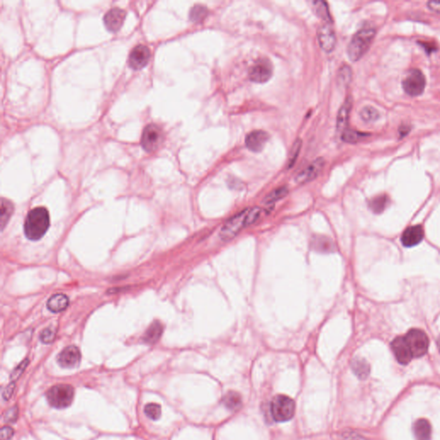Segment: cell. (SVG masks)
Instances as JSON below:
<instances>
[{
	"mask_svg": "<svg viewBox=\"0 0 440 440\" xmlns=\"http://www.w3.org/2000/svg\"><path fill=\"white\" fill-rule=\"evenodd\" d=\"M261 212L262 209L260 207L244 209L225 222L220 229L219 238L224 242L232 240L243 229L254 224L260 218Z\"/></svg>",
	"mask_w": 440,
	"mask_h": 440,
	"instance_id": "1",
	"label": "cell"
},
{
	"mask_svg": "<svg viewBox=\"0 0 440 440\" xmlns=\"http://www.w3.org/2000/svg\"><path fill=\"white\" fill-rule=\"evenodd\" d=\"M50 226V216L48 209L39 206L27 214L24 221V233L28 239L37 241L43 238Z\"/></svg>",
	"mask_w": 440,
	"mask_h": 440,
	"instance_id": "2",
	"label": "cell"
},
{
	"mask_svg": "<svg viewBox=\"0 0 440 440\" xmlns=\"http://www.w3.org/2000/svg\"><path fill=\"white\" fill-rule=\"evenodd\" d=\"M375 35L376 30L373 28H364L352 36L347 47L350 60L356 62L365 55L372 45Z\"/></svg>",
	"mask_w": 440,
	"mask_h": 440,
	"instance_id": "3",
	"label": "cell"
},
{
	"mask_svg": "<svg viewBox=\"0 0 440 440\" xmlns=\"http://www.w3.org/2000/svg\"><path fill=\"white\" fill-rule=\"evenodd\" d=\"M271 415L276 422H287L293 418L296 403L293 398L286 394L275 395L270 404Z\"/></svg>",
	"mask_w": 440,
	"mask_h": 440,
	"instance_id": "4",
	"label": "cell"
},
{
	"mask_svg": "<svg viewBox=\"0 0 440 440\" xmlns=\"http://www.w3.org/2000/svg\"><path fill=\"white\" fill-rule=\"evenodd\" d=\"M46 396L52 408H67L73 401L74 389L69 385H54L47 391Z\"/></svg>",
	"mask_w": 440,
	"mask_h": 440,
	"instance_id": "5",
	"label": "cell"
},
{
	"mask_svg": "<svg viewBox=\"0 0 440 440\" xmlns=\"http://www.w3.org/2000/svg\"><path fill=\"white\" fill-rule=\"evenodd\" d=\"M426 78L419 69H412L406 74L402 80V88L411 97H418L424 92L426 88Z\"/></svg>",
	"mask_w": 440,
	"mask_h": 440,
	"instance_id": "6",
	"label": "cell"
},
{
	"mask_svg": "<svg viewBox=\"0 0 440 440\" xmlns=\"http://www.w3.org/2000/svg\"><path fill=\"white\" fill-rule=\"evenodd\" d=\"M404 337L414 358H420L427 353L429 340L424 331L414 329L409 330Z\"/></svg>",
	"mask_w": 440,
	"mask_h": 440,
	"instance_id": "7",
	"label": "cell"
},
{
	"mask_svg": "<svg viewBox=\"0 0 440 440\" xmlns=\"http://www.w3.org/2000/svg\"><path fill=\"white\" fill-rule=\"evenodd\" d=\"M163 141V132L157 125H147L144 128L143 134L141 136V145L148 152L157 150Z\"/></svg>",
	"mask_w": 440,
	"mask_h": 440,
	"instance_id": "8",
	"label": "cell"
},
{
	"mask_svg": "<svg viewBox=\"0 0 440 440\" xmlns=\"http://www.w3.org/2000/svg\"><path fill=\"white\" fill-rule=\"evenodd\" d=\"M273 74V67L270 61L267 59H259L252 65L248 72L249 79L254 83L263 84L271 79Z\"/></svg>",
	"mask_w": 440,
	"mask_h": 440,
	"instance_id": "9",
	"label": "cell"
},
{
	"mask_svg": "<svg viewBox=\"0 0 440 440\" xmlns=\"http://www.w3.org/2000/svg\"><path fill=\"white\" fill-rule=\"evenodd\" d=\"M317 38L319 45L323 51L331 52L335 49L336 36L333 29L332 23H323L317 30Z\"/></svg>",
	"mask_w": 440,
	"mask_h": 440,
	"instance_id": "10",
	"label": "cell"
},
{
	"mask_svg": "<svg viewBox=\"0 0 440 440\" xmlns=\"http://www.w3.org/2000/svg\"><path fill=\"white\" fill-rule=\"evenodd\" d=\"M80 361L81 352L76 346H66L57 356V362L63 368H75L79 366Z\"/></svg>",
	"mask_w": 440,
	"mask_h": 440,
	"instance_id": "11",
	"label": "cell"
},
{
	"mask_svg": "<svg viewBox=\"0 0 440 440\" xmlns=\"http://www.w3.org/2000/svg\"><path fill=\"white\" fill-rule=\"evenodd\" d=\"M150 58L149 48L142 44L134 47L131 51L128 58V63L130 67L134 70H141L148 64Z\"/></svg>",
	"mask_w": 440,
	"mask_h": 440,
	"instance_id": "12",
	"label": "cell"
},
{
	"mask_svg": "<svg viewBox=\"0 0 440 440\" xmlns=\"http://www.w3.org/2000/svg\"><path fill=\"white\" fill-rule=\"evenodd\" d=\"M324 165H325V160L323 159V157H318L297 174L295 178V182L297 184L310 183L312 180L316 179L321 173Z\"/></svg>",
	"mask_w": 440,
	"mask_h": 440,
	"instance_id": "13",
	"label": "cell"
},
{
	"mask_svg": "<svg viewBox=\"0 0 440 440\" xmlns=\"http://www.w3.org/2000/svg\"><path fill=\"white\" fill-rule=\"evenodd\" d=\"M391 348L397 361L401 365H408L411 359L414 358L405 337L400 336L395 338L392 342Z\"/></svg>",
	"mask_w": 440,
	"mask_h": 440,
	"instance_id": "14",
	"label": "cell"
},
{
	"mask_svg": "<svg viewBox=\"0 0 440 440\" xmlns=\"http://www.w3.org/2000/svg\"><path fill=\"white\" fill-rule=\"evenodd\" d=\"M270 136L267 132L262 130H254L247 135L245 139V145L248 150L253 152H261L263 150Z\"/></svg>",
	"mask_w": 440,
	"mask_h": 440,
	"instance_id": "15",
	"label": "cell"
},
{
	"mask_svg": "<svg viewBox=\"0 0 440 440\" xmlns=\"http://www.w3.org/2000/svg\"><path fill=\"white\" fill-rule=\"evenodd\" d=\"M126 11L121 8L114 7L108 10L103 17L105 26L112 32H116L121 29L124 23Z\"/></svg>",
	"mask_w": 440,
	"mask_h": 440,
	"instance_id": "16",
	"label": "cell"
},
{
	"mask_svg": "<svg viewBox=\"0 0 440 440\" xmlns=\"http://www.w3.org/2000/svg\"><path fill=\"white\" fill-rule=\"evenodd\" d=\"M424 238V231L421 225H414L405 230L401 236V243L405 247H413L420 244Z\"/></svg>",
	"mask_w": 440,
	"mask_h": 440,
	"instance_id": "17",
	"label": "cell"
},
{
	"mask_svg": "<svg viewBox=\"0 0 440 440\" xmlns=\"http://www.w3.org/2000/svg\"><path fill=\"white\" fill-rule=\"evenodd\" d=\"M352 107V98L348 97L346 101H344L342 106L340 108L339 113L337 114V121H336V127L337 131L340 133H342L346 130L348 124L349 116L351 113Z\"/></svg>",
	"mask_w": 440,
	"mask_h": 440,
	"instance_id": "18",
	"label": "cell"
},
{
	"mask_svg": "<svg viewBox=\"0 0 440 440\" xmlns=\"http://www.w3.org/2000/svg\"><path fill=\"white\" fill-rule=\"evenodd\" d=\"M68 305V297L63 293L52 295L47 303V306L52 313H59L61 311H64Z\"/></svg>",
	"mask_w": 440,
	"mask_h": 440,
	"instance_id": "19",
	"label": "cell"
},
{
	"mask_svg": "<svg viewBox=\"0 0 440 440\" xmlns=\"http://www.w3.org/2000/svg\"><path fill=\"white\" fill-rule=\"evenodd\" d=\"M311 248L319 253H331L335 251V244L330 238L323 236H316L312 238Z\"/></svg>",
	"mask_w": 440,
	"mask_h": 440,
	"instance_id": "20",
	"label": "cell"
},
{
	"mask_svg": "<svg viewBox=\"0 0 440 440\" xmlns=\"http://www.w3.org/2000/svg\"><path fill=\"white\" fill-rule=\"evenodd\" d=\"M414 435L416 440H430L432 436V427L429 421L421 419L414 423Z\"/></svg>",
	"mask_w": 440,
	"mask_h": 440,
	"instance_id": "21",
	"label": "cell"
},
{
	"mask_svg": "<svg viewBox=\"0 0 440 440\" xmlns=\"http://www.w3.org/2000/svg\"><path fill=\"white\" fill-rule=\"evenodd\" d=\"M163 331V326L158 321H155L150 324L144 335V342L147 344H155L160 339Z\"/></svg>",
	"mask_w": 440,
	"mask_h": 440,
	"instance_id": "22",
	"label": "cell"
},
{
	"mask_svg": "<svg viewBox=\"0 0 440 440\" xmlns=\"http://www.w3.org/2000/svg\"><path fill=\"white\" fill-rule=\"evenodd\" d=\"M223 403L229 410L237 412L243 407V398L238 392L228 391L223 397Z\"/></svg>",
	"mask_w": 440,
	"mask_h": 440,
	"instance_id": "23",
	"label": "cell"
},
{
	"mask_svg": "<svg viewBox=\"0 0 440 440\" xmlns=\"http://www.w3.org/2000/svg\"><path fill=\"white\" fill-rule=\"evenodd\" d=\"M352 372L359 379H366L370 374V365L368 362L361 358H355L351 363Z\"/></svg>",
	"mask_w": 440,
	"mask_h": 440,
	"instance_id": "24",
	"label": "cell"
},
{
	"mask_svg": "<svg viewBox=\"0 0 440 440\" xmlns=\"http://www.w3.org/2000/svg\"><path fill=\"white\" fill-rule=\"evenodd\" d=\"M13 211L14 206L12 203L10 202V200L3 198L2 201H1V219H0L2 231L9 221V219H10V217L13 213Z\"/></svg>",
	"mask_w": 440,
	"mask_h": 440,
	"instance_id": "25",
	"label": "cell"
},
{
	"mask_svg": "<svg viewBox=\"0 0 440 440\" xmlns=\"http://www.w3.org/2000/svg\"><path fill=\"white\" fill-rule=\"evenodd\" d=\"M314 10L316 12V16L319 18L323 20L324 23H333L330 16V10L326 2L324 1H315L313 2Z\"/></svg>",
	"mask_w": 440,
	"mask_h": 440,
	"instance_id": "26",
	"label": "cell"
},
{
	"mask_svg": "<svg viewBox=\"0 0 440 440\" xmlns=\"http://www.w3.org/2000/svg\"><path fill=\"white\" fill-rule=\"evenodd\" d=\"M368 136V134H364V133H360L358 131L352 130V129H349V128H346V130L343 131L342 133V141L349 144L358 143Z\"/></svg>",
	"mask_w": 440,
	"mask_h": 440,
	"instance_id": "27",
	"label": "cell"
},
{
	"mask_svg": "<svg viewBox=\"0 0 440 440\" xmlns=\"http://www.w3.org/2000/svg\"><path fill=\"white\" fill-rule=\"evenodd\" d=\"M208 15V9L201 4H196L189 12V18L193 23H199L203 22Z\"/></svg>",
	"mask_w": 440,
	"mask_h": 440,
	"instance_id": "28",
	"label": "cell"
},
{
	"mask_svg": "<svg viewBox=\"0 0 440 440\" xmlns=\"http://www.w3.org/2000/svg\"><path fill=\"white\" fill-rule=\"evenodd\" d=\"M389 204H390V199H389L388 196L381 195V196H376L375 198H373L369 203V205L373 212L376 213H380L385 210Z\"/></svg>",
	"mask_w": 440,
	"mask_h": 440,
	"instance_id": "29",
	"label": "cell"
},
{
	"mask_svg": "<svg viewBox=\"0 0 440 440\" xmlns=\"http://www.w3.org/2000/svg\"><path fill=\"white\" fill-rule=\"evenodd\" d=\"M352 69L349 65H344L340 68L337 82L342 87H346L352 81Z\"/></svg>",
	"mask_w": 440,
	"mask_h": 440,
	"instance_id": "30",
	"label": "cell"
},
{
	"mask_svg": "<svg viewBox=\"0 0 440 440\" xmlns=\"http://www.w3.org/2000/svg\"><path fill=\"white\" fill-rule=\"evenodd\" d=\"M287 194H288V189L287 187H281V188L274 189V191H272L269 195H267L263 201L266 204H273L280 199H283L284 197L287 196Z\"/></svg>",
	"mask_w": 440,
	"mask_h": 440,
	"instance_id": "31",
	"label": "cell"
},
{
	"mask_svg": "<svg viewBox=\"0 0 440 440\" xmlns=\"http://www.w3.org/2000/svg\"><path fill=\"white\" fill-rule=\"evenodd\" d=\"M359 115L363 121L365 122H372L375 121L379 118V112L375 108L371 106H366L363 108L359 113Z\"/></svg>",
	"mask_w": 440,
	"mask_h": 440,
	"instance_id": "32",
	"label": "cell"
},
{
	"mask_svg": "<svg viewBox=\"0 0 440 440\" xmlns=\"http://www.w3.org/2000/svg\"><path fill=\"white\" fill-rule=\"evenodd\" d=\"M145 414H147L148 418H150V420L157 421L161 417V406L157 403H149L145 407Z\"/></svg>",
	"mask_w": 440,
	"mask_h": 440,
	"instance_id": "33",
	"label": "cell"
},
{
	"mask_svg": "<svg viewBox=\"0 0 440 440\" xmlns=\"http://www.w3.org/2000/svg\"><path fill=\"white\" fill-rule=\"evenodd\" d=\"M301 147H302V141H301L300 139H297V141L294 142L292 150H291V154L290 156H289V161H288V167H289V168L293 166L294 163H295L297 157H298V154H299L300 150H301Z\"/></svg>",
	"mask_w": 440,
	"mask_h": 440,
	"instance_id": "34",
	"label": "cell"
},
{
	"mask_svg": "<svg viewBox=\"0 0 440 440\" xmlns=\"http://www.w3.org/2000/svg\"><path fill=\"white\" fill-rule=\"evenodd\" d=\"M56 332L55 330H52L51 328H47L41 333L40 339L42 341V342L44 344H50L53 342V340L55 338Z\"/></svg>",
	"mask_w": 440,
	"mask_h": 440,
	"instance_id": "35",
	"label": "cell"
},
{
	"mask_svg": "<svg viewBox=\"0 0 440 440\" xmlns=\"http://www.w3.org/2000/svg\"><path fill=\"white\" fill-rule=\"evenodd\" d=\"M29 363H30L29 359H25L23 361L21 362L19 365L16 366V368L14 369L13 372H12L11 375H10V378H11L12 381H14V380H17V379L22 376L23 372L25 371V369H26L27 366L29 365Z\"/></svg>",
	"mask_w": 440,
	"mask_h": 440,
	"instance_id": "36",
	"label": "cell"
},
{
	"mask_svg": "<svg viewBox=\"0 0 440 440\" xmlns=\"http://www.w3.org/2000/svg\"><path fill=\"white\" fill-rule=\"evenodd\" d=\"M17 416H18V408L17 407H13L4 413L3 421L8 422V423H12L16 421Z\"/></svg>",
	"mask_w": 440,
	"mask_h": 440,
	"instance_id": "37",
	"label": "cell"
},
{
	"mask_svg": "<svg viewBox=\"0 0 440 440\" xmlns=\"http://www.w3.org/2000/svg\"><path fill=\"white\" fill-rule=\"evenodd\" d=\"M340 440H367L359 434L353 432H345L341 435Z\"/></svg>",
	"mask_w": 440,
	"mask_h": 440,
	"instance_id": "38",
	"label": "cell"
},
{
	"mask_svg": "<svg viewBox=\"0 0 440 440\" xmlns=\"http://www.w3.org/2000/svg\"><path fill=\"white\" fill-rule=\"evenodd\" d=\"M15 389H16L15 383H11L7 387H5V389L3 390V393H2V397H3L4 401H7V400H9L11 397V395L13 394Z\"/></svg>",
	"mask_w": 440,
	"mask_h": 440,
	"instance_id": "39",
	"label": "cell"
},
{
	"mask_svg": "<svg viewBox=\"0 0 440 440\" xmlns=\"http://www.w3.org/2000/svg\"><path fill=\"white\" fill-rule=\"evenodd\" d=\"M14 430L10 427H3L1 429V440H9L13 437Z\"/></svg>",
	"mask_w": 440,
	"mask_h": 440,
	"instance_id": "40",
	"label": "cell"
},
{
	"mask_svg": "<svg viewBox=\"0 0 440 440\" xmlns=\"http://www.w3.org/2000/svg\"><path fill=\"white\" fill-rule=\"evenodd\" d=\"M419 44H421V46L424 48L426 52L430 54L431 52H435L438 49V47L434 43H430V42H419Z\"/></svg>",
	"mask_w": 440,
	"mask_h": 440,
	"instance_id": "41",
	"label": "cell"
},
{
	"mask_svg": "<svg viewBox=\"0 0 440 440\" xmlns=\"http://www.w3.org/2000/svg\"><path fill=\"white\" fill-rule=\"evenodd\" d=\"M427 7L432 11L440 15V1H429L427 3Z\"/></svg>",
	"mask_w": 440,
	"mask_h": 440,
	"instance_id": "42",
	"label": "cell"
},
{
	"mask_svg": "<svg viewBox=\"0 0 440 440\" xmlns=\"http://www.w3.org/2000/svg\"><path fill=\"white\" fill-rule=\"evenodd\" d=\"M410 129V127H408L407 125H406V126H401V127H400V129H399V132H400V134H401V137H403L405 135H407V134L409 133Z\"/></svg>",
	"mask_w": 440,
	"mask_h": 440,
	"instance_id": "43",
	"label": "cell"
},
{
	"mask_svg": "<svg viewBox=\"0 0 440 440\" xmlns=\"http://www.w3.org/2000/svg\"><path fill=\"white\" fill-rule=\"evenodd\" d=\"M438 347H439V350H440V336L439 337V339H438Z\"/></svg>",
	"mask_w": 440,
	"mask_h": 440,
	"instance_id": "44",
	"label": "cell"
}]
</instances>
